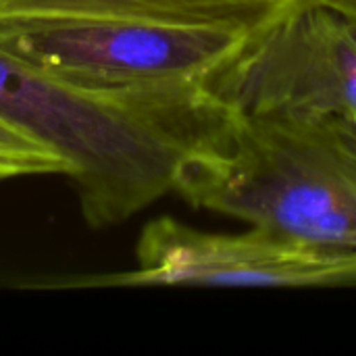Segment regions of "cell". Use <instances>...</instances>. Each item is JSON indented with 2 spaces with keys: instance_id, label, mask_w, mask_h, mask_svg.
<instances>
[{
  "instance_id": "5",
  "label": "cell",
  "mask_w": 356,
  "mask_h": 356,
  "mask_svg": "<svg viewBox=\"0 0 356 356\" xmlns=\"http://www.w3.org/2000/svg\"><path fill=\"white\" fill-rule=\"evenodd\" d=\"M136 257V271L79 280L73 286H356V250L313 246L252 225L242 234H217L163 215L140 232Z\"/></svg>"
},
{
  "instance_id": "4",
  "label": "cell",
  "mask_w": 356,
  "mask_h": 356,
  "mask_svg": "<svg viewBox=\"0 0 356 356\" xmlns=\"http://www.w3.org/2000/svg\"><path fill=\"white\" fill-rule=\"evenodd\" d=\"M204 81L234 113L356 119V25L302 0L252 29Z\"/></svg>"
},
{
  "instance_id": "7",
  "label": "cell",
  "mask_w": 356,
  "mask_h": 356,
  "mask_svg": "<svg viewBox=\"0 0 356 356\" xmlns=\"http://www.w3.org/2000/svg\"><path fill=\"white\" fill-rule=\"evenodd\" d=\"M73 163L52 144L0 115V181L33 175H73Z\"/></svg>"
},
{
  "instance_id": "6",
  "label": "cell",
  "mask_w": 356,
  "mask_h": 356,
  "mask_svg": "<svg viewBox=\"0 0 356 356\" xmlns=\"http://www.w3.org/2000/svg\"><path fill=\"white\" fill-rule=\"evenodd\" d=\"M302 0H0V21H156L257 29Z\"/></svg>"
},
{
  "instance_id": "3",
  "label": "cell",
  "mask_w": 356,
  "mask_h": 356,
  "mask_svg": "<svg viewBox=\"0 0 356 356\" xmlns=\"http://www.w3.org/2000/svg\"><path fill=\"white\" fill-rule=\"evenodd\" d=\"M252 29L156 21H0V50L94 94L207 77Z\"/></svg>"
},
{
  "instance_id": "1",
  "label": "cell",
  "mask_w": 356,
  "mask_h": 356,
  "mask_svg": "<svg viewBox=\"0 0 356 356\" xmlns=\"http://www.w3.org/2000/svg\"><path fill=\"white\" fill-rule=\"evenodd\" d=\"M232 108L204 77L94 94L0 50V115L73 163L81 215L117 225L173 192L184 163L227 125Z\"/></svg>"
},
{
  "instance_id": "2",
  "label": "cell",
  "mask_w": 356,
  "mask_h": 356,
  "mask_svg": "<svg viewBox=\"0 0 356 356\" xmlns=\"http://www.w3.org/2000/svg\"><path fill=\"white\" fill-rule=\"evenodd\" d=\"M173 192L296 242L356 250V148L340 119L232 113Z\"/></svg>"
},
{
  "instance_id": "8",
  "label": "cell",
  "mask_w": 356,
  "mask_h": 356,
  "mask_svg": "<svg viewBox=\"0 0 356 356\" xmlns=\"http://www.w3.org/2000/svg\"><path fill=\"white\" fill-rule=\"evenodd\" d=\"M307 2L325 6V8L338 13L340 17L348 19L350 23H355L356 25V0H307Z\"/></svg>"
},
{
  "instance_id": "9",
  "label": "cell",
  "mask_w": 356,
  "mask_h": 356,
  "mask_svg": "<svg viewBox=\"0 0 356 356\" xmlns=\"http://www.w3.org/2000/svg\"><path fill=\"white\" fill-rule=\"evenodd\" d=\"M340 123H342V127H344L348 140L353 142V146L356 148V119H340Z\"/></svg>"
}]
</instances>
